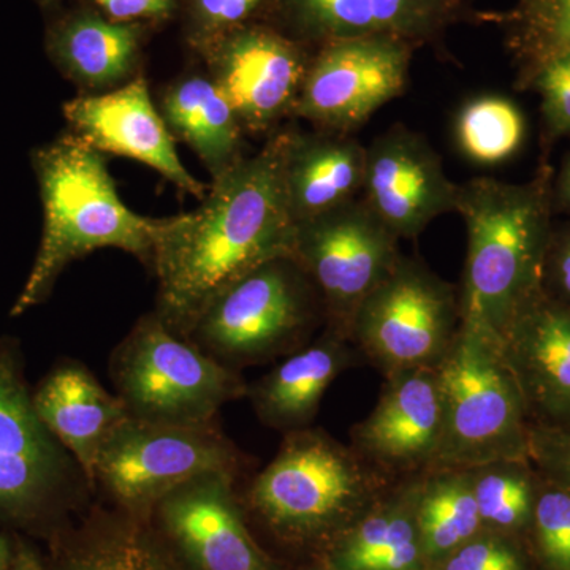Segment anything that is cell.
I'll use <instances>...</instances> for the list:
<instances>
[{
	"mask_svg": "<svg viewBox=\"0 0 570 570\" xmlns=\"http://www.w3.org/2000/svg\"><path fill=\"white\" fill-rule=\"evenodd\" d=\"M385 379L376 407L352 430V449L381 474L433 471L444 431L436 367Z\"/></svg>",
	"mask_w": 570,
	"mask_h": 570,
	"instance_id": "obj_17",
	"label": "cell"
},
{
	"mask_svg": "<svg viewBox=\"0 0 570 570\" xmlns=\"http://www.w3.org/2000/svg\"><path fill=\"white\" fill-rule=\"evenodd\" d=\"M10 570H43L41 569L40 561L37 560L36 554L29 553V551H22L20 557L17 558L14 564L11 566Z\"/></svg>",
	"mask_w": 570,
	"mask_h": 570,
	"instance_id": "obj_39",
	"label": "cell"
},
{
	"mask_svg": "<svg viewBox=\"0 0 570 570\" xmlns=\"http://www.w3.org/2000/svg\"><path fill=\"white\" fill-rule=\"evenodd\" d=\"M238 480L204 474L184 482L154 505L171 549L193 570H272L255 546L236 499Z\"/></svg>",
	"mask_w": 570,
	"mask_h": 570,
	"instance_id": "obj_15",
	"label": "cell"
},
{
	"mask_svg": "<svg viewBox=\"0 0 570 570\" xmlns=\"http://www.w3.org/2000/svg\"><path fill=\"white\" fill-rule=\"evenodd\" d=\"M499 344L523 395L531 425H568L570 305L543 288L512 318Z\"/></svg>",
	"mask_w": 570,
	"mask_h": 570,
	"instance_id": "obj_19",
	"label": "cell"
},
{
	"mask_svg": "<svg viewBox=\"0 0 570 570\" xmlns=\"http://www.w3.org/2000/svg\"><path fill=\"white\" fill-rule=\"evenodd\" d=\"M528 460L534 461L547 482L570 493V423L531 425Z\"/></svg>",
	"mask_w": 570,
	"mask_h": 570,
	"instance_id": "obj_33",
	"label": "cell"
},
{
	"mask_svg": "<svg viewBox=\"0 0 570 570\" xmlns=\"http://www.w3.org/2000/svg\"><path fill=\"white\" fill-rule=\"evenodd\" d=\"M482 527L468 469H438L420 479L417 528L423 557H448Z\"/></svg>",
	"mask_w": 570,
	"mask_h": 570,
	"instance_id": "obj_27",
	"label": "cell"
},
{
	"mask_svg": "<svg viewBox=\"0 0 570 570\" xmlns=\"http://www.w3.org/2000/svg\"><path fill=\"white\" fill-rule=\"evenodd\" d=\"M322 314L324 305L309 277L291 257H281L225 288L187 341L242 371L306 346Z\"/></svg>",
	"mask_w": 570,
	"mask_h": 570,
	"instance_id": "obj_7",
	"label": "cell"
},
{
	"mask_svg": "<svg viewBox=\"0 0 570 570\" xmlns=\"http://www.w3.org/2000/svg\"><path fill=\"white\" fill-rule=\"evenodd\" d=\"M543 287L551 296L570 305V224L551 234L543 266Z\"/></svg>",
	"mask_w": 570,
	"mask_h": 570,
	"instance_id": "obj_36",
	"label": "cell"
},
{
	"mask_svg": "<svg viewBox=\"0 0 570 570\" xmlns=\"http://www.w3.org/2000/svg\"><path fill=\"white\" fill-rule=\"evenodd\" d=\"M281 32L303 45L360 37H393L414 45L436 43L463 21H493L464 0H269Z\"/></svg>",
	"mask_w": 570,
	"mask_h": 570,
	"instance_id": "obj_14",
	"label": "cell"
},
{
	"mask_svg": "<svg viewBox=\"0 0 570 570\" xmlns=\"http://www.w3.org/2000/svg\"><path fill=\"white\" fill-rule=\"evenodd\" d=\"M414 45L360 37L317 47L294 111L330 132L347 134L406 89Z\"/></svg>",
	"mask_w": 570,
	"mask_h": 570,
	"instance_id": "obj_11",
	"label": "cell"
},
{
	"mask_svg": "<svg viewBox=\"0 0 570 570\" xmlns=\"http://www.w3.org/2000/svg\"><path fill=\"white\" fill-rule=\"evenodd\" d=\"M400 257V238L355 198L296 224L291 258L316 287L330 330L347 337L355 311Z\"/></svg>",
	"mask_w": 570,
	"mask_h": 570,
	"instance_id": "obj_10",
	"label": "cell"
},
{
	"mask_svg": "<svg viewBox=\"0 0 570 570\" xmlns=\"http://www.w3.org/2000/svg\"><path fill=\"white\" fill-rule=\"evenodd\" d=\"M376 469L325 431L284 434L247 490V504L285 538H321L355 517L381 489Z\"/></svg>",
	"mask_w": 570,
	"mask_h": 570,
	"instance_id": "obj_5",
	"label": "cell"
},
{
	"mask_svg": "<svg viewBox=\"0 0 570 570\" xmlns=\"http://www.w3.org/2000/svg\"><path fill=\"white\" fill-rule=\"evenodd\" d=\"M269 0H193L190 17L202 39L212 43L247 24Z\"/></svg>",
	"mask_w": 570,
	"mask_h": 570,
	"instance_id": "obj_34",
	"label": "cell"
},
{
	"mask_svg": "<svg viewBox=\"0 0 570 570\" xmlns=\"http://www.w3.org/2000/svg\"><path fill=\"white\" fill-rule=\"evenodd\" d=\"M213 81L243 129L262 132L294 110L311 59L305 45L265 24H245L208 43Z\"/></svg>",
	"mask_w": 570,
	"mask_h": 570,
	"instance_id": "obj_13",
	"label": "cell"
},
{
	"mask_svg": "<svg viewBox=\"0 0 570 570\" xmlns=\"http://www.w3.org/2000/svg\"><path fill=\"white\" fill-rule=\"evenodd\" d=\"M245 456L217 420L195 425L127 417L105 441L94 489L122 512L149 519L154 505L187 480L225 474L238 480Z\"/></svg>",
	"mask_w": 570,
	"mask_h": 570,
	"instance_id": "obj_8",
	"label": "cell"
},
{
	"mask_svg": "<svg viewBox=\"0 0 570 570\" xmlns=\"http://www.w3.org/2000/svg\"><path fill=\"white\" fill-rule=\"evenodd\" d=\"M37 2L41 3V6H51L55 0H37Z\"/></svg>",
	"mask_w": 570,
	"mask_h": 570,
	"instance_id": "obj_41",
	"label": "cell"
},
{
	"mask_svg": "<svg viewBox=\"0 0 570 570\" xmlns=\"http://www.w3.org/2000/svg\"><path fill=\"white\" fill-rule=\"evenodd\" d=\"M459 184L430 142L392 127L366 148L365 204L400 239L417 238L436 217L456 212Z\"/></svg>",
	"mask_w": 570,
	"mask_h": 570,
	"instance_id": "obj_16",
	"label": "cell"
},
{
	"mask_svg": "<svg viewBox=\"0 0 570 570\" xmlns=\"http://www.w3.org/2000/svg\"><path fill=\"white\" fill-rule=\"evenodd\" d=\"M116 22L167 20L176 10V0H91Z\"/></svg>",
	"mask_w": 570,
	"mask_h": 570,
	"instance_id": "obj_37",
	"label": "cell"
},
{
	"mask_svg": "<svg viewBox=\"0 0 570 570\" xmlns=\"http://www.w3.org/2000/svg\"><path fill=\"white\" fill-rule=\"evenodd\" d=\"M524 461H502L468 469L483 527H520L531 515L532 487L521 466Z\"/></svg>",
	"mask_w": 570,
	"mask_h": 570,
	"instance_id": "obj_30",
	"label": "cell"
},
{
	"mask_svg": "<svg viewBox=\"0 0 570 570\" xmlns=\"http://www.w3.org/2000/svg\"><path fill=\"white\" fill-rule=\"evenodd\" d=\"M163 118L174 137L189 145L213 179L243 159V126L213 78L187 77L167 89Z\"/></svg>",
	"mask_w": 570,
	"mask_h": 570,
	"instance_id": "obj_24",
	"label": "cell"
},
{
	"mask_svg": "<svg viewBox=\"0 0 570 570\" xmlns=\"http://www.w3.org/2000/svg\"><path fill=\"white\" fill-rule=\"evenodd\" d=\"M52 570H193L151 530L149 519L97 515L59 553Z\"/></svg>",
	"mask_w": 570,
	"mask_h": 570,
	"instance_id": "obj_25",
	"label": "cell"
},
{
	"mask_svg": "<svg viewBox=\"0 0 570 570\" xmlns=\"http://www.w3.org/2000/svg\"><path fill=\"white\" fill-rule=\"evenodd\" d=\"M33 168L43 202V235L11 316L40 305L63 269L94 250L115 247L151 265L167 217L151 219L127 208L102 153L77 135H66L37 149Z\"/></svg>",
	"mask_w": 570,
	"mask_h": 570,
	"instance_id": "obj_3",
	"label": "cell"
},
{
	"mask_svg": "<svg viewBox=\"0 0 570 570\" xmlns=\"http://www.w3.org/2000/svg\"><path fill=\"white\" fill-rule=\"evenodd\" d=\"M448 557L444 570H521L515 551L498 539H471Z\"/></svg>",
	"mask_w": 570,
	"mask_h": 570,
	"instance_id": "obj_35",
	"label": "cell"
},
{
	"mask_svg": "<svg viewBox=\"0 0 570 570\" xmlns=\"http://www.w3.org/2000/svg\"><path fill=\"white\" fill-rule=\"evenodd\" d=\"M110 377L130 417L171 425L213 422L249 389L239 371L176 335L156 313L112 351Z\"/></svg>",
	"mask_w": 570,
	"mask_h": 570,
	"instance_id": "obj_6",
	"label": "cell"
},
{
	"mask_svg": "<svg viewBox=\"0 0 570 570\" xmlns=\"http://www.w3.org/2000/svg\"><path fill=\"white\" fill-rule=\"evenodd\" d=\"M420 479L367 512L336 551L337 570H415L423 557L417 528Z\"/></svg>",
	"mask_w": 570,
	"mask_h": 570,
	"instance_id": "obj_26",
	"label": "cell"
},
{
	"mask_svg": "<svg viewBox=\"0 0 570 570\" xmlns=\"http://www.w3.org/2000/svg\"><path fill=\"white\" fill-rule=\"evenodd\" d=\"M527 140L523 111L502 96H480L456 115L455 141L460 153L482 167L508 163Z\"/></svg>",
	"mask_w": 570,
	"mask_h": 570,
	"instance_id": "obj_29",
	"label": "cell"
},
{
	"mask_svg": "<svg viewBox=\"0 0 570 570\" xmlns=\"http://www.w3.org/2000/svg\"><path fill=\"white\" fill-rule=\"evenodd\" d=\"M37 415L63 449L77 460L94 489L96 461L105 441L129 417L118 395H111L91 370L66 362L41 382L32 396Z\"/></svg>",
	"mask_w": 570,
	"mask_h": 570,
	"instance_id": "obj_20",
	"label": "cell"
},
{
	"mask_svg": "<svg viewBox=\"0 0 570 570\" xmlns=\"http://www.w3.org/2000/svg\"><path fill=\"white\" fill-rule=\"evenodd\" d=\"M539 92L547 140L570 137V52L546 63L532 78Z\"/></svg>",
	"mask_w": 570,
	"mask_h": 570,
	"instance_id": "obj_32",
	"label": "cell"
},
{
	"mask_svg": "<svg viewBox=\"0 0 570 570\" xmlns=\"http://www.w3.org/2000/svg\"><path fill=\"white\" fill-rule=\"evenodd\" d=\"M461 325L460 298L425 265L401 255L363 299L347 337L384 374L436 367Z\"/></svg>",
	"mask_w": 570,
	"mask_h": 570,
	"instance_id": "obj_9",
	"label": "cell"
},
{
	"mask_svg": "<svg viewBox=\"0 0 570 570\" xmlns=\"http://www.w3.org/2000/svg\"><path fill=\"white\" fill-rule=\"evenodd\" d=\"M553 209L570 216V153L561 165L560 174L553 178Z\"/></svg>",
	"mask_w": 570,
	"mask_h": 570,
	"instance_id": "obj_38",
	"label": "cell"
},
{
	"mask_svg": "<svg viewBox=\"0 0 570 570\" xmlns=\"http://www.w3.org/2000/svg\"><path fill=\"white\" fill-rule=\"evenodd\" d=\"M436 373L444 431L433 471L528 460L530 415L498 340L460 325Z\"/></svg>",
	"mask_w": 570,
	"mask_h": 570,
	"instance_id": "obj_4",
	"label": "cell"
},
{
	"mask_svg": "<svg viewBox=\"0 0 570 570\" xmlns=\"http://www.w3.org/2000/svg\"><path fill=\"white\" fill-rule=\"evenodd\" d=\"M348 343L346 336L328 328L249 385L247 396L258 420L283 434L309 428L326 389L354 365L355 352Z\"/></svg>",
	"mask_w": 570,
	"mask_h": 570,
	"instance_id": "obj_21",
	"label": "cell"
},
{
	"mask_svg": "<svg viewBox=\"0 0 570 570\" xmlns=\"http://www.w3.org/2000/svg\"><path fill=\"white\" fill-rule=\"evenodd\" d=\"M92 493L77 460L37 415L10 356L0 355V510L28 515Z\"/></svg>",
	"mask_w": 570,
	"mask_h": 570,
	"instance_id": "obj_12",
	"label": "cell"
},
{
	"mask_svg": "<svg viewBox=\"0 0 570 570\" xmlns=\"http://www.w3.org/2000/svg\"><path fill=\"white\" fill-rule=\"evenodd\" d=\"M532 512L543 558L553 569L570 570L569 491L551 485L540 493Z\"/></svg>",
	"mask_w": 570,
	"mask_h": 570,
	"instance_id": "obj_31",
	"label": "cell"
},
{
	"mask_svg": "<svg viewBox=\"0 0 570 570\" xmlns=\"http://www.w3.org/2000/svg\"><path fill=\"white\" fill-rule=\"evenodd\" d=\"M141 33L138 22H116L78 11L48 31V55L71 80L91 88H107L132 73Z\"/></svg>",
	"mask_w": 570,
	"mask_h": 570,
	"instance_id": "obj_23",
	"label": "cell"
},
{
	"mask_svg": "<svg viewBox=\"0 0 570 570\" xmlns=\"http://www.w3.org/2000/svg\"><path fill=\"white\" fill-rule=\"evenodd\" d=\"M9 558H10L9 546H7L6 540L0 538V570H3L7 568V564H9Z\"/></svg>",
	"mask_w": 570,
	"mask_h": 570,
	"instance_id": "obj_40",
	"label": "cell"
},
{
	"mask_svg": "<svg viewBox=\"0 0 570 570\" xmlns=\"http://www.w3.org/2000/svg\"><path fill=\"white\" fill-rule=\"evenodd\" d=\"M365 167V146L347 134L287 135L284 181L296 224L355 200Z\"/></svg>",
	"mask_w": 570,
	"mask_h": 570,
	"instance_id": "obj_22",
	"label": "cell"
},
{
	"mask_svg": "<svg viewBox=\"0 0 570 570\" xmlns=\"http://www.w3.org/2000/svg\"><path fill=\"white\" fill-rule=\"evenodd\" d=\"M493 21L504 29L519 89L530 88L546 63L570 52V0H519L512 10L494 13Z\"/></svg>",
	"mask_w": 570,
	"mask_h": 570,
	"instance_id": "obj_28",
	"label": "cell"
},
{
	"mask_svg": "<svg viewBox=\"0 0 570 570\" xmlns=\"http://www.w3.org/2000/svg\"><path fill=\"white\" fill-rule=\"evenodd\" d=\"M285 146L287 135H279L213 179L195 212L167 217L151 261L159 284L154 313L184 340L225 288L266 262L292 257Z\"/></svg>",
	"mask_w": 570,
	"mask_h": 570,
	"instance_id": "obj_1",
	"label": "cell"
},
{
	"mask_svg": "<svg viewBox=\"0 0 570 570\" xmlns=\"http://www.w3.org/2000/svg\"><path fill=\"white\" fill-rule=\"evenodd\" d=\"M553 178L543 165L523 184L491 178L461 184L456 213L468 234L459 294L463 328L499 341L512 318L546 288Z\"/></svg>",
	"mask_w": 570,
	"mask_h": 570,
	"instance_id": "obj_2",
	"label": "cell"
},
{
	"mask_svg": "<svg viewBox=\"0 0 570 570\" xmlns=\"http://www.w3.org/2000/svg\"><path fill=\"white\" fill-rule=\"evenodd\" d=\"M63 115L73 135L96 151L148 165L200 200L208 194V187L197 181L179 159L175 137L153 104L142 78L115 91L77 97L63 105Z\"/></svg>",
	"mask_w": 570,
	"mask_h": 570,
	"instance_id": "obj_18",
	"label": "cell"
}]
</instances>
